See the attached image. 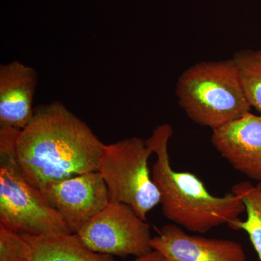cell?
<instances>
[{"label":"cell","instance_id":"1","mask_svg":"<svg viewBox=\"0 0 261 261\" xmlns=\"http://www.w3.org/2000/svg\"><path fill=\"white\" fill-rule=\"evenodd\" d=\"M106 145L61 102L39 106L15 142L24 174L39 190L51 183L98 171Z\"/></svg>","mask_w":261,"mask_h":261},{"label":"cell","instance_id":"2","mask_svg":"<svg viewBox=\"0 0 261 261\" xmlns=\"http://www.w3.org/2000/svg\"><path fill=\"white\" fill-rule=\"evenodd\" d=\"M172 135V127L165 123L146 140L157 155L152 177L165 217L191 232L205 233L224 224L229 227L245 212L243 201L231 192L222 197L211 195L193 173L174 171L168 154Z\"/></svg>","mask_w":261,"mask_h":261},{"label":"cell","instance_id":"3","mask_svg":"<svg viewBox=\"0 0 261 261\" xmlns=\"http://www.w3.org/2000/svg\"><path fill=\"white\" fill-rule=\"evenodd\" d=\"M176 92L187 116L212 130L246 116L252 108L233 59L192 65L180 75Z\"/></svg>","mask_w":261,"mask_h":261},{"label":"cell","instance_id":"4","mask_svg":"<svg viewBox=\"0 0 261 261\" xmlns=\"http://www.w3.org/2000/svg\"><path fill=\"white\" fill-rule=\"evenodd\" d=\"M20 130L0 127V224L35 236L73 233L19 165L15 142Z\"/></svg>","mask_w":261,"mask_h":261},{"label":"cell","instance_id":"5","mask_svg":"<svg viewBox=\"0 0 261 261\" xmlns=\"http://www.w3.org/2000/svg\"><path fill=\"white\" fill-rule=\"evenodd\" d=\"M152 153L147 141L125 139L106 145L98 170L107 185L110 202L126 204L145 221L161 202L148 167Z\"/></svg>","mask_w":261,"mask_h":261},{"label":"cell","instance_id":"6","mask_svg":"<svg viewBox=\"0 0 261 261\" xmlns=\"http://www.w3.org/2000/svg\"><path fill=\"white\" fill-rule=\"evenodd\" d=\"M75 234L92 251L113 257H140L153 250L149 224L120 202H110Z\"/></svg>","mask_w":261,"mask_h":261},{"label":"cell","instance_id":"7","mask_svg":"<svg viewBox=\"0 0 261 261\" xmlns=\"http://www.w3.org/2000/svg\"><path fill=\"white\" fill-rule=\"evenodd\" d=\"M41 190L73 233L110 203L107 185L99 171L51 182Z\"/></svg>","mask_w":261,"mask_h":261},{"label":"cell","instance_id":"8","mask_svg":"<svg viewBox=\"0 0 261 261\" xmlns=\"http://www.w3.org/2000/svg\"><path fill=\"white\" fill-rule=\"evenodd\" d=\"M211 142L235 170L261 183V116L250 113L212 130Z\"/></svg>","mask_w":261,"mask_h":261},{"label":"cell","instance_id":"9","mask_svg":"<svg viewBox=\"0 0 261 261\" xmlns=\"http://www.w3.org/2000/svg\"><path fill=\"white\" fill-rule=\"evenodd\" d=\"M168 261H246L243 247L224 239L194 236L176 224L163 226L151 242Z\"/></svg>","mask_w":261,"mask_h":261},{"label":"cell","instance_id":"10","mask_svg":"<svg viewBox=\"0 0 261 261\" xmlns=\"http://www.w3.org/2000/svg\"><path fill=\"white\" fill-rule=\"evenodd\" d=\"M37 74L19 61L0 65V127L23 130L32 121Z\"/></svg>","mask_w":261,"mask_h":261},{"label":"cell","instance_id":"11","mask_svg":"<svg viewBox=\"0 0 261 261\" xmlns=\"http://www.w3.org/2000/svg\"><path fill=\"white\" fill-rule=\"evenodd\" d=\"M32 250L31 261H117L88 248L75 233L35 236L22 233Z\"/></svg>","mask_w":261,"mask_h":261},{"label":"cell","instance_id":"12","mask_svg":"<svg viewBox=\"0 0 261 261\" xmlns=\"http://www.w3.org/2000/svg\"><path fill=\"white\" fill-rule=\"evenodd\" d=\"M231 192L243 201L246 211V219L231 224L233 230H243L248 234L252 246L261 260V183L253 185L250 181H243L232 187Z\"/></svg>","mask_w":261,"mask_h":261},{"label":"cell","instance_id":"13","mask_svg":"<svg viewBox=\"0 0 261 261\" xmlns=\"http://www.w3.org/2000/svg\"><path fill=\"white\" fill-rule=\"evenodd\" d=\"M232 59L249 104L261 115V49L238 51Z\"/></svg>","mask_w":261,"mask_h":261},{"label":"cell","instance_id":"14","mask_svg":"<svg viewBox=\"0 0 261 261\" xmlns=\"http://www.w3.org/2000/svg\"><path fill=\"white\" fill-rule=\"evenodd\" d=\"M32 250L22 233L0 224V261H31Z\"/></svg>","mask_w":261,"mask_h":261},{"label":"cell","instance_id":"15","mask_svg":"<svg viewBox=\"0 0 261 261\" xmlns=\"http://www.w3.org/2000/svg\"><path fill=\"white\" fill-rule=\"evenodd\" d=\"M132 261H168L166 257L163 256L161 252L157 250H152L149 253L142 256L137 257V258Z\"/></svg>","mask_w":261,"mask_h":261}]
</instances>
